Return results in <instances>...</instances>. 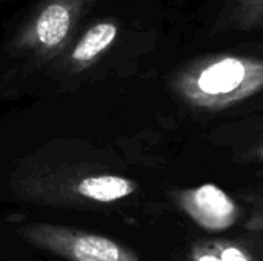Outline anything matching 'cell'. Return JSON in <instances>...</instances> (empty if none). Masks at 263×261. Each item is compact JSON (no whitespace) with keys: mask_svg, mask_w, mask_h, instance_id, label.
Returning <instances> with one entry per match:
<instances>
[{"mask_svg":"<svg viewBox=\"0 0 263 261\" xmlns=\"http://www.w3.org/2000/svg\"><path fill=\"white\" fill-rule=\"evenodd\" d=\"M171 86L193 108L223 111L263 91V58L239 54L202 55L185 63L173 75Z\"/></svg>","mask_w":263,"mask_h":261,"instance_id":"obj_1","label":"cell"},{"mask_svg":"<svg viewBox=\"0 0 263 261\" xmlns=\"http://www.w3.org/2000/svg\"><path fill=\"white\" fill-rule=\"evenodd\" d=\"M96 0H42L20 25L11 51L31 63L57 60L79 35V28Z\"/></svg>","mask_w":263,"mask_h":261,"instance_id":"obj_2","label":"cell"},{"mask_svg":"<svg viewBox=\"0 0 263 261\" xmlns=\"http://www.w3.org/2000/svg\"><path fill=\"white\" fill-rule=\"evenodd\" d=\"M29 245L66 261H140L129 248L103 235L51 223H32L18 231Z\"/></svg>","mask_w":263,"mask_h":261,"instance_id":"obj_3","label":"cell"},{"mask_svg":"<svg viewBox=\"0 0 263 261\" xmlns=\"http://www.w3.org/2000/svg\"><path fill=\"white\" fill-rule=\"evenodd\" d=\"M179 208L200 228L220 232L234 226L240 209L217 185L205 183L176 192Z\"/></svg>","mask_w":263,"mask_h":261,"instance_id":"obj_4","label":"cell"},{"mask_svg":"<svg viewBox=\"0 0 263 261\" xmlns=\"http://www.w3.org/2000/svg\"><path fill=\"white\" fill-rule=\"evenodd\" d=\"M119 29L120 25L116 18H100L91 23L55 60L59 68L69 74L88 69L111 49L119 37Z\"/></svg>","mask_w":263,"mask_h":261,"instance_id":"obj_5","label":"cell"},{"mask_svg":"<svg viewBox=\"0 0 263 261\" xmlns=\"http://www.w3.org/2000/svg\"><path fill=\"white\" fill-rule=\"evenodd\" d=\"M263 29V0H225L211 25V35Z\"/></svg>","mask_w":263,"mask_h":261,"instance_id":"obj_6","label":"cell"},{"mask_svg":"<svg viewBox=\"0 0 263 261\" xmlns=\"http://www.w3.org/2000/svg\"><path fill=\"white\" fill-rule=\"evenodd\" d=\"M137 189L136 182L116 174L88 175L74 185V191L79 197L94 203H114L133 195Z\"/></svg>","mask_w":263,"mask_h":261,"instance_id":"obj_7","label":"cell"},{"mask_svg":"<svg viewBox=\"0 0 263 261\" xmlns=\"http://www.w3.org/2000/svg\"><path fill=\"white\" fill-rule=\"evenodd\" d=\"M193 261H257L240 245L231 242H206L196 249Z\"/></svg>","mask_w":263,"mask_h":261,"instance_id":"obj_8","label":"cell"},{"mask_svg":"<svg viewBox=\"0 0 263 261\" xmlns=\"http://www.w3.org/2000/svg\"><path fill=\"white\" fill-rule=\"evenodd\" d=\"M260 157L263 158V146H262V149H260Z\"/></svg>","mask_w":263,"mask_h":261,"instance_id":"obj_9","label":"cell"},{"mask_svg":"<svg viewBox=\"0 0 263 261\" xmlns=\"http://www.w3.org/2000/svg\"><path fill=\"white\" fill-rule=\"evenodd\" d=\"M0 2H2V0H0Z\"/></svg>","mask_w":263,"mask_h":261,"instance_id":"obj_10","label":"cell"}]
</instances>
